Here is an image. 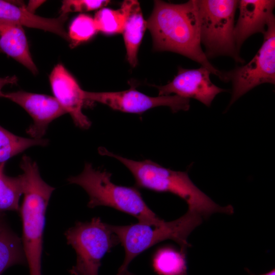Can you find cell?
I'll return each mask as SVG.
<instances>
[{
	"mask_svg": "<svg viewBox=\"0 0 275 275\" xmlns=\"http://www.w3.org/2000/svg\"><path fill=\"white\" fill-rule=\"evenodd\" d=\"M49 81L54 97L70 114L75 125L88 129L91 121L82 111L86 101L85 91L74 77L62 64H58L51 72Z\"/></svg>",
	"mask_w": 275,
	"mask_h": 275,
	"instance_id": "cell-12",
	"label": "cell"
},
{
	"mask_svg": "<svg viewBox=\"0 0 275 275\" xmlns=\"http://www.w3.org/2000/svg\"><path fill=\"white\" fill-rule=\"evenodd\" d=\"M275 1L273 0L238 1L239 10L237 23L234 28V38L237 49L251 35L265 33L269 21L274 16L273 11Z\"/></svg>",
	"mask_w": 275,
	"mask_h": 275,
	"instance_id": "cell-13",
	"label": "cell"
},
{
	"mask_svg": "<svg viewBox=\"0 0 275 275\" xmlns=\"http://www.w3.org/2000/svg\"><path fill=\"white\" fill-rule=\"evenodd\" d=\"M23 173V202L19 212L22 221V243L30 275H42L41 256L45 212L54 188L41 178L36 162L26 155L20 164Z\"/></svg>",
	"mask_w": 275,
	"mask_h": 275,
	"instance_id": "cell-3",
	"label": "cell"
},
{
	"mask_svg": "<svg viewBox=\"0 0 275 275\" xmlns=\"http://www.w3.org/2000/svg\"><path fill=\"white\" fill-rule=\"evenodd\" d=\"M200 21L201 43L208 58L228 56L242 64L234 38L236 0H196Z\"/></svg>",
	"mask_w": 275,
	"mask_h": 275,
	"instance_id": "cell-6",
	"label": "cell"
},
{
	"mask_svg": "<svg viewBox=\"0 0 275 275\" xmlns=\"http://www.w3.org/2000/svg\"><path fill=\"white\" fill-rule=\"evenodd\" d=\"M210 73L203 66L195 69L180 67L172 81L164 86H156L159 96L175 93L183 98L195 99L209 106L218 94L226 91L211 82Z\"/></svg>",
	"mask_w": 275,
	"mask_h": 275,
	"instance_id": "cell-10",
	"label": "cell"
},
{
	"mask_svg": "<svg viewBox=\"0 0 275 275\" xmlns=\"http://www.w3.org/2000/svg\"><path fill=\"white\" fill-rule=\"evenodd\" d=\"M46 139H29L15 135L0 126V164L34 146H46Z\"/></svg>",
	"mask_w": 275,
	"mask_h": 275,
	"instance_id": "cell-20",
	"label": "cell"
},
{
	"mask_svg": "<svg viewBox=\"0 0 275 275\" xmlns=\"http://www.w3.org/2000/svg\"><path fill=\"white\" fill-rule=\"evenodd\" d=\"M3 97L19 105L32 117L33 123L26 131L33 139H43L48 125L67 113L57 100L49 95L19 91L4 93Z\"/></svg>",
	"mask_w": 275,
	"mask_h": 275,
	"instance_id": "cell-11",
	"label": "cell"
},
{
	"mask_svg": "<svg viewBox=\"0 0 275 275\" xmlns=\"http://www.w3.org/2000/svg\"><path fill=\"white\" fill-rule=\"evenodd\" d=\"M65 235L77 256L75 265L69 270L72 275H98L102 258L120 243L109 225L97 217L89 222H77Z\"/></svg>",
	"mask_w": 275,
	"mask_h": 275,
	"instance_id": "cell-7",
	"label": "cell"
},
{
	"mask_svg": "<svg viewBox=\"0 0 275 275\" xmlns=\"http://www.w3.org/2000/svg\"><path fill=\"white\" fill-rule=\"evenodd\" d=\"M86 101L105 104L113 109L129 113L141 114L159 106L170 107L173 113L188 111L189 99L178 95L151 97L133 88L113 92H91L85 91Z\"/></svg>",
	"mask_w": 275,
	"mask_h": 275,
	"instance_id": "cell-9",
	"label": "cell"
},
{
	"mask_svg": "<svg viewBox=\"0 0 275 275\" xmlns=\"http://www.w3.org/2000/svg\"><path fill=\"white\" fill-rule=\"evenodd\" d=\"M261 47L248 64L224 72V81L232 82L231 105L255 87L275 83V19L268 22Z\"/></svg>",
	"mask_w": 275,
	"mask_h": 275,
	"instance_id": "cell-8",
	"label": "cell"
},
{
	"mask_svg": "<svg viewBox=\"0 0 275 275\" xmlns=\"http://www.w3.org/2000/svg\"><path fill=\"white\" fill-rule=\"evenodd\" d=\"M43 1H30L28 5L25 6L26 9L30 12L34 13V10H36L38 7H39Z\"/></svg>",
	"mask_w": 275,
	"mask_h": 275,
	"instance_id": "cell-25",
	"label": "cell"
},
{
	"mask_svg": "<svg viewBox=\"0 0 275 275\" xmlns=\"http://www.w3.org/2000/svg\"><path fill=\"white\" fill-rule=\"evenodd\" d=\"M120 9L125 17L122 33L127 60L132 67H135L138 62L139 48L147 28V21L144 19L139 3L137 1H125Z\"/></svg>",
	"mask_w": 275,
	"mask_h": 275,
	"instance_id": "cell-16",
	"label": "cell"
},
{
	"mask_svg": "<svg viewBox=\"0 0 275 275\" xmlns=\"http://www.w3.org/2000/svg\"><path fill=\"white\" fill-rule=\"evenodd\" d=\"M94 18L86 14H80L71 23L68 35L71 45L75 46L91 39L97 32Z\"/></svg>",
	"mask_w": 275,
	"mask_h": 275,
	"instance_id": "cell-22",
	"label": "cell"
},
{
	"mask_svg": "<svg viewBox=\"0 0 275 275\" xmlns=\"http://www.w3.org/2000/svg\"><path fill=\"white\" fill-rule=\"evenodd\" d=\"M5 165V163L0 164V213L9 210L19 211V201L23 194L22 177L6 175Z\"/></svg>",
	"mask_w": 275,
	"mask_h": 275,
	"instance_id": "cell-19",
	"label": "cell"
},
{
	"mask_svg": "<svg viewBox=\"0 0 275 275\" xmlns=\"http://www.w3.org/2000/svg\"><path fill=\"white\" fill-rule=\"evenodd\" d=\"M111 176V173L96 170L91 163H86L80 174L67 180L69 183L80 186L87 192L89 208L112 207L135 217L140 223L151 226L163 222L148 206L136 187L116 185L112 182Z\"/></svg>",
	"mask_w": 275,
	"mask_h": 275,
	"instance_id": "cell-4",
	"label": "cell"
},
{
	"mask_svg": "<svg viewBox=\"0 0 275 275\" xmlns=\"http://www.w3.org/2000/svg\"><path fill=\"white\" fill-rule=\"evenodd\" d=\"M202 219L199 214L188 210L179 218L164 221L158 226L140 223L125 226L109 225L125 250L124 261L116 275H133L128 270L130 262L145 250L163 240L174 241L179 245L181 251L186 252L190 246L187 237L201 224Z\"/></svg>",
	"mask_w": 275,
	"mask_h": 275,
	"instance_id": "cell-5",
	"label": "cell"
},
{
	"mask_svg": "<svg viewBox=\"0 0 275 275\" xmlns=\"http://www.w3.org/2000/svg\"><path fill=\"white\" fill-rule=\"evenodd\" d=\"M26 260L20 239L6 227L0 231V275L9 267Z\"/></svg>",
	"mask_w": 275,
	"mask_h": 275,
	"instance_id": "cell-18",
	"label": "cell"
},
{
	"mask_svg": "<svg viewBox=\"0 0 275 275\" xmlns=\"http://www.w3.org/2000/svg\"><path fill=\"white\" fill-rule=\"evenodd\" d=\"M99 151L101 154L114 157L122 163L133 176L137 188L174 194L187 203L188 210L199 214L202 217L207 218L216 212L233 213L231 205L219 206L198 188L189 178L187 171H174L149 159H129L103 148Z\"/></svg>",
	"mask_w": 275,
	"mask_h": 275,
	"instance_id": "cell-2",
	"label": "cell"
},
{
	"mask_svg": "<svg viewBox=\"0 0 275 275\" xmlns=\"http://www.w3.org/2000/svg\"><path fill=\"white\" fill-rule=\"evenodd\" d=\"M1 51L21 64L34 74L38 73L22 26L0 20Z\"/></svg>",
	"mask_w": 275,
	"mask_h": 275,
	"instance_id": "cell-15",
	"label": "cell"
},
{
	"mask_svg": "<svg viewBox=\"0 0 275 275\" xmlns=\"http://www.w3.org/2000/svg\"><path fill=\"white\" fill-rule=\"evenodd\" d=\"M6 227V225L4 224L3 219L0 218V231Z\"/></svg>",
	"mask_w": 275,
	"mask_h": 275,
	"instance_id": "cell-26",
	"label": "cell"
},
{
	"mask_svg": "<svg viewBox=\"0 0 275 275\" xmlns=\"http://www.w3.org/2000/svg\"><path fill=\"white\" fill-rule=\"evenodd\" d=\"M67 15L56 18H44L28 11L25 6L16 2L0 0V20L29 28L48 31L69 41L64 28Z\"/></svg>",
	"mask_w": 275,
	"mask_h": 275,
	"instance_id": "cell-14",
	"label": "cell"
},
{
	"mask_svg": "<svg viewBox=\"0 0 275 275\" xmlns=\"http://www.w3.org/2000/svg\"><path fill=\"white\" fill-rule=\"evenodd\" d=\"M260 275H275V269H273L270 271Z\"/></svg>",
	"mask_w": 275,
	"mask_h": 275,
	"instance_id": "cell-27",
	"label": "cell"
},
{
	"mask_svg": "<svg viewBox=\"0 0 275 275\" xmlns=\"http://www.w3.org/2000/svg\"><path fill=\"white\" fill-rule=\"evenodd\" d=\"M17 82V78L16 76H7L0 77V97H3L4 93L2 92L3 88L6 85L16 84Z\"/></svg>",
	"mask_w": 275,
	"mask_h": 275,
	"instance_id": "cell-24",
	"label": "cell"
},
{
	"mask_svg": "<svg viewBox=\"0 0 275 275\" xmlns=\"http://www.w3.org/2000/svg\"><path fill=\"white\" fill-rule=\"evenodd\" d=\"M109 2L106 0H65L62 1L60 13L61 15H67L70 12L93 11L107 5Z\"/></svg>",
	"mask_w": 275,
	"mask_h": 275,
	"instance_id": "cell-23",
	"label": "cell"
},
{
	"mask_svg": "<svg viewBox=\"0 0 275 275\" xmlns=\"http://www.w3.org/2000/svg\"><path fill=\"white\" fill-rule=\"evenodd\" d=\"M94 20L98 31L106 34L122 33L125 17L121 9H102L97 12Z\"/></svg>",
	"mask_w": 275,
	"mask_h": 275,
	"instance_id": "cell-21",
	"label": "cell"
},
{
	"mask_svg": "<svg viewBox=\"0 0 275 275\" xmlns=\"http://www.w3.org/2000/svg\"><path fill=\"white\" fill-rule=\"evenodd\" d=\"M152 265L157 275H188L186 252L171 246L157 250Z\"/></svg>",
	"mask_w": 275,
	"mask_h": 275,
	"instance_id": "cell-17",
	"label": "cell"
},
{
	"mask_svg": "<svg viewBox=\"0 0 275 275\" xmlns=\"http://www.w3.org/2000/svg\"><path fill=\"white\" fill-rule=\"evenodd\" d=\"M147 28L152 35L155 50L184 56L224 80V72L210 63L202 49L196 0L180 4L155 1Z\"/></svg>",
	"mask_w": 275,
	"mask_h": 275,
	"instance_id": "cell-1",
	"label": "cell"
}]
</instances>
